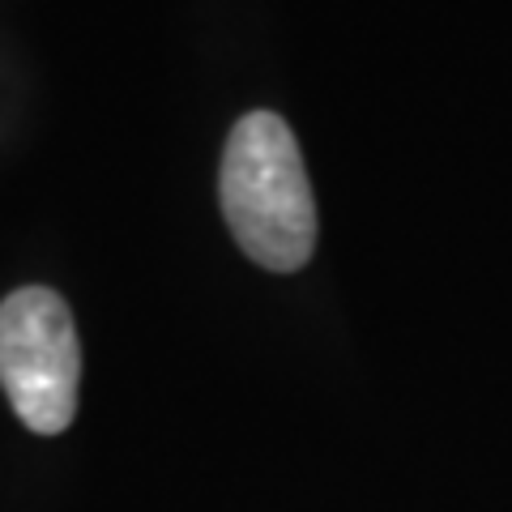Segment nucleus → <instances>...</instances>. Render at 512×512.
I'll return each mask as SVG.
<instances>
[{
    "instance_id": "nucleus-1",
    "label": "nucleus",
    "mask_w": 512,
    "mask_h": 512,
    "mask_svg": "<svg viewBox=\"0 0 512 512\" xmlns=\"http://www.w3.org/2000/svg\"><path fill=\"white\" fill-rule=\"evenodd\" d=\"M222 214L261 269L295 274L316 248V201L295 133L274 111H248L222 154Z\"/></svg>"
},
{
    "instance_id": "nucleus-2",
    "label": "nucleus",
    "mask_w": 512,
    "mask_h": 512,
    "mask_svg": "<svg viewBox=\"0 0 512 512\" xmlns=\"http://www.w3.org/2000/svg\"><path fill=\"white\" fill-rule=\"evenodd\" d=\"M82 346L73 312L47 286H22L0 303V384L18 419L39 436H60L77 414Z\"/></svg>"
}]
</instances>
